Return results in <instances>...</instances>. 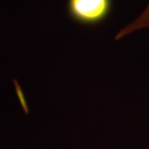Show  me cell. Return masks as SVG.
<instances>
[{
    "instance_id": "2",
    "label": "cell",
    "mask_w": 149,
    "mask_h": 149,
    "mask_svg": "<svg viewBox=\"0 0 149 149\" xmlns=\"http://www.w3.org/2000/svg\"><path fill=\"white\" fill-rule=\"evenodd\" d=\"M144 28H149V3L135 20H133L132 22H130L118 32L114 39L117 41L131 34L132 32Z\"/></svg>"
},
{
    "instance_id": "1",
    "label": "cell",
    "mask_w": 149,
    "mask_h": 149,
    "mask_svg": "<svg viewBox=\"0 0 149 149\" xmlns=\"http://www.w3.org/2000/svg\"><path fill=\"white\" fill-rule=\"evenodd\" d=\"M113 0H68L67 12L70 17L85 26H96L110 15Z\"/></svg>"
}]
</instances>
